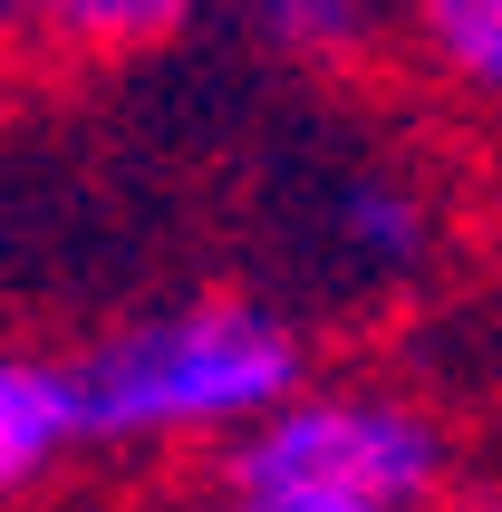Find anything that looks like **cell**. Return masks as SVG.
Masks as SVG:
<instances>
[{"mask_svg": "<svg viewBox=\"0 0 502 512\" xmlns=\"http://www.w3.org/2000/svg\"><path fill=\"white\" fill-rule=\"evenodd\" d=\"M329 232L367 281H416L435 261V194L396 165H358V174H338V194H329Z\"/></svg>", "mask_w": 502, "mask_h": 512, "instance_id": "obj_4", "label": "cell"}, {"mask_svg": "<svg viewBox=\"0 0 502 512\" xmlns=\"http://www.w3.org/2000/svg\"><path fill=\"white\" fill-rule=\"evenodd\" d=\"M20 39H39V10H20V0H0V58L20 49Z\"/></svg>", "mask_w": 502, "mask_h": 512, "instance_id": "obj_8", "label": "cell"}, {"mask_svg": "<svg viewBox=\"0 0 502 512\" xmlns=\"http://www.w3.org/2000/svg\"><path fill=\"white\" fill-rule=\"evenodd\" d=\"M68 358L97 455H174V445L232 455L319 387L309 329L261 290H184L165 310L97 329Z\"/></svg>", "mask_w": 502, "mask_h": 512, "instance_id": "obj_1", "label": "cell"}, {"mask_svg": "<svg viewBox=\"0 0 502 512\" xmlns=\"http://www.w3.org/2000/svg\"><path fill=\"white\" fill-rule=\"evenodd\" d=\"M78 455H97L87 397H78V358L0 339V512L39 503Z\"/></svg>", "mask_w": 502, "mask_h": 512, "instance_id": "obj_3", "label": "cell"}, {"mask_svg": "<svg viewBox=\"0 0 502 512\" xmlns=\"http://www.w3.org/2000/svg\"><path fill=\"white\" fill-rule=\"evenodd\" d=\"M396 39L435 97H454L474 126H502V0H425Z\"/></svg>", "mask_w": 502, "mask_h": 512, "instance_id": "obj_5", "label": "cell"}, {"mask_svg": "<svg viewBox=\"0 0 502 512\" xmlns=\"http://www.w3.org/2000/svg\"><path fill=\"white\" fill-rule=\"evenodd\" d=\"M223 493H300L358 512H454L464 503V435L425 387L396 377H319L300 406L223 455Z\"/></svg>", "mask_w": 502, "mask_h": 512, "instance_id": "obj_2", "label": "cell"}, {"mask_svg": "<svg viewBox=\"0 0 502 512\" xmlns=\"http://www.w3.org/2000/svg\"><path fill=\"white\" fill-rule=\"evenodd\" d=\"M184 29V10H165V0H145V10H116V0H58V10H39V39H78V49L116 58L136 49V39H174Z\"/></svg>", "mask_w": 502, "mask_h": 512, "instance_id": "obj_6", "label": "cell"}, {"mask_svg": "<svg viewBox=\"0 0 502 512\" xmlns=\"http://www.w3.org/2000/svg\"><path fill=\"white\" fill-rule=\"evenodd\" d=\"M213 512H358V503H300V493H213Z\"/></svg>", "mask_w": 502, "mask_h": 512, "instance_id": "obj_7", "label": "cell"}]
</instances>
